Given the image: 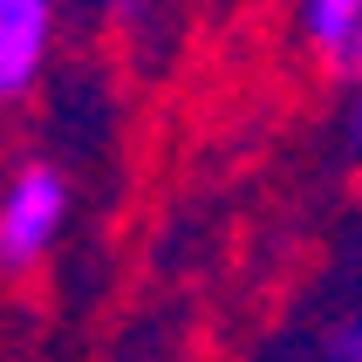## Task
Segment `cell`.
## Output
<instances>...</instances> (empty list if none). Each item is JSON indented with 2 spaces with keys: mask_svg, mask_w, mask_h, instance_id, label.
<instances>
[{
  "mask_svg": "<svg viewBox=\"0 0 362 362\" xmlns=\"http://www.w3.org/2000/svg\"><path fill=\"white\" fill-rule=\"evenodd\" d=\"M76 219V185L55 158H14L7 185H0V260L28 274L62 246Z\"/></svg>",
  "mask_w": 362,
  "mask_h": 362,
  "instance_id": "obj_1",
  "label": "cell"
},
{
  "mask_svg": "<svg viewBox=\"0 0 362 362\" xmlns=\"http://www.w3.org/2000/svg\"><path fill=\"white\" fill-rule=\"evenodd\" d=\"M62 7L69 0H0V96L28 103L55 62Z\"/></svg>",
  "mask_w": 362,
  "mask_h": 362,
  "instance_id": "obj_2",
  "label": "cell"
},
{
  "mask_svg": "<svg viewBox=\"0 0 362 362\" xmlns=\"http://www.w3.org/2000/svg\"><path fill=\"white\" fill-rule=\"evenodd\" d=\"M294 41L328 82H362V0H294Z\"/></svg>",
  "mask_w": 362,
  "mask_h": 362,
  "instance_id": "obj_3",
  "label": "cell"
},
{
  "mask_svg": "<svg viewBox=\"0 0 362 362\" xmlns=\"http://www.w3.org/2000/svg\"><path fill=\"white\" fill-rule=\"evenodd\" d=\"M89 7H96V21L117 41H130V48H158L164 21H171V0H89Z\"/></svg>",
  "mask_w": 362,
  "mask_h": 362,
  "instance_id": "obj_4",
  "label": "cell"
},
{
  "mask_svg": "<svg viewBox=\"0 0 362 362\" xmlns=\"http://www.w3.org/2000/svg\"><path fill=\"white\" fill-rule=\"evenodd\" d=\"M335 137H342V158L362 164V82L342 96V110H335Z\"/></svg>",
  "mask_w": 362,
  "mask_h": 362,
  "instance_id": "obj_5",
  "label": "cell"
},
{
  "mask_svg": "<svg viewBox=\"0 0 362 362\" xmlns=\"http://www.w3.org/2000/svg\"><path fill=\"white\" fill-rule=\"evenodd\" d=\"M328 362H362V315H349V322H335L328 328V349H322Z\"/></svg>",
  "mask_w": 362,
  "mask_h": 362,
  "instance_id": "obj_6",
  "label": "cell"
}]
</instances>
